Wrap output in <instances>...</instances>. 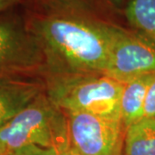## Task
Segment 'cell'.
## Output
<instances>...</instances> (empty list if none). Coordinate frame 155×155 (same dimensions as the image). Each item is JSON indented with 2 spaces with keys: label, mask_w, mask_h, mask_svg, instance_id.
I'll return each mask as SVG.
<instances>
[{
  "label": "cell",
  "mask_w": 155,
  "mask_h": 155,
  "mask_svg": "<svg viewBox=\"0 0 155 155\" xmlns=\"http://www.w3.org/2000/svg\"><path fill=\"white\" fill-rule=\"evenodd\" d=\"M24 15L41 50V77L105 73L115 23L90 0H30Z\"/></svg>",
  "instance_id": "6da1fadb"
},
{
  "label": "cell",
  "mask_w": 155,
  "mask_h": 155,
  "mask_svg": "<svg viewBox=\"0 0 155 155\" xmlns=\"http://www.w3.org/2000/svg\"><path fill=\"white\" fill-rule=\"evenodd\" d=\"M29 146L57 152L70 147L67 116L46 92L0 127V155L13 154Z\"/></svg>",
  "instance_id": "7a4b0ae2"
},
{
  "label": "cell",
  "mask_w": 155,
  "mask_h": 155,
  "mask_svg": "<svg viewBox=\"0 0 155 155\" xmlns=\"http://www.w3.org/2000/svg\"><path fill=\"white\" fill-rule=\"evenodd\" d=\"M41 78L46 95L64 113H88L121 119L124 84L104 73Z\"/></svg>",
  "instance_id": "3957f363"
},
{
  "label": "cell",
  "mask_w": 155,
  "mask_h": 155,
  "mask_svg": "<svg viewBox=\"0 0 155 155\" xmlns=\"http://www.w3.org/2000/svg\"><path fill=\"white\" fill-rule=\"evenodd\" d=\"M44 60L24 16L12 10L0 15V78L41 76Z\"/></svg>",
  "instance_id": "277c9868"
},
{
  "label": "cell",
  "mask_w": 155,
  "mask_h": 155,
  "mask_svg": "<svg viewBox=\"0 0 155 155\" xmlns=\"http://www.w3.org/2000/svg\"><path fill=\"white\" fill-rule=\"evenodd\" d=\"M69 144L78 155H122L125 127L121 119L88 113H65Z\"/></svg>",
  "instance_id": "5b68a950"
},
{
  "label": "cell",
  "mask_w": 155,
  "mask_h": 155,
  "mask_svg": "<svg viewBox=\"0 0 155 155\" xmlns=\"http://www.w3.org/2000/svg\"><path fill=\"white\" fill-rule=\"evenodd\" d=\"M155 73V43L115 23L109 63L104 74L122 84Z\"/></svg>",
  "instance_id": "8992f818"
},
{
  "label": "cell",
  "mask_w": 155,
  "mask_h": 155,
  "mask_svg": "<svg viewBox=\"0 0 155 155\" xmlns=\"http://www.w3.org/2000/svg\"><path fill=\"white\" fill-rule=\"evenodd\" d=\"M44 79L38 76L0 78V127L45 92Z\"/></svg>",
  "instance_id": "52a82bcc"
},
{
  "label": "cell",
  "mask_w": 155,
  "mask_h": 155,
  "mask_svg": "<svg viewBox=\"0 0 155 155\" xmlns=\"http://www.w3.org/2000/svg\"><path fill=\"white\" fill-rule=\"evenodd\" d=\"M154 78L155 73L146 74L124 84L120 112L125 129L143 119L146 97Z\"/></svg>",
  "instance_id": "ba28073f"
},
{
  "label": "cell",
  "mask_w": 155,
  "mask_h": 155,
  "mask_svg": "<svg viewBox=\"0 0 155 155\" xmlns=\"http://www.w3.org/2000/svg\"><path fill=\"white\" fill-rule=\"evenodd\" d=\"M123 155H155V118H143L126 128Z\"/></svg>",
  "instance_id": "9c48e42d"
},
{
  "label": "cell",
  "mask_w": 155,
  "mask_h": 155,
  "mask_svg": "<svg viewBox=\"0 0 155 155\" xmlns=\"http://www.w3.org/2000/svg\"><path fill=\"white\" fill-rule=\"evenodd\" d=\"M124 15L132 30L155 43V0H130Z\"/></svg>",
  "instance_id": "30bf717a"
},
{
  "label": "cell",
  "mask_w": 155,
  "mask_h": 155,
  "mask_svg": "<svg viewBox=\"0 0 155 155\" xmlns=\"http://www.w3.org/2000/svg\"><path fill=\"white\" fill-rule=\"evenodd\" d=\"M143 118H155V78L150 84L147 93Z\"/></svg>",
  "instance_id": "8fae6325"
},
{
  "label": "cell",
  "mask_w": 155,
  "mask_h": 155,
  "mask_svg": "<svg viewBox=\"0 0 155 155\" xmlns=\"http://www.w3.org/2000/svg\"><path fill=\"white\" fill-rule=\"evenodd\" d=\"M57 151L54 148H46L38 146H29L18 150L17 155H56Z\"/></svg>",
  "instance_id": "7c38bea8"
},
{
  "label": "cell",
  "mask_w": 155,
  "mask_h": 155,
  "mask_svg": "<svg viewBox=\"0 0 155 155\" xmlns=\"http://www.w3.org/2000/svg\"><path fill=\"white\" fill-rule=\"evenodd\" d=\"M27 0H0V15L15 8L16 6L23 5Z\"/></svg>",
  "instance_id": "4fadbf2b"
},
{
  "label": "cell",
  "mask_w": 155,
  "mask_h": 155,
  "mask_svg": "<svg viewBox=\"0 0 155 155\" xmlns=\"http://www.w3.org/2000/svg\"><path fill=\"white\" fill-rule=\"evenodd\" d=\"M56 155H78V153H76L73 150L69 147L66 150H62V151H60V152H57Z\"/></svg>",
  "instance_id": "5bb4252c"
},
{
  "label": "cell",
  "mask_w": 155,
  "mask_h": 155,
  "mask_svg": "<svg viewBox=\"0 0 155 155\" xmlns=\"http://www.w3.org/2000/svg\"><path fill=\"white\" fill-rule=\"evenodd\" d=\"M106 1L112 5L116 6V7H120L124 3V0H106Z\"/></svg>",
  "instance_id": "9a60e30c"
},
{
  "label": "cell",
  "mask_w": 155,
  "mask_h": 155,
  "mask_svg": "<svg viewBox=\"0 0 155 155\" xmlns=\"http://www.w3.org/2000/svg\"><path fill=\"white\" fill-rule=\"evenodd\" d=\"M6 155H17V154H15V153H13V154H6Z\"/></svg>",
  "instance_id": "2e32d148"
},
{
  "label": "cell",
  "mask_w": 155,
  "mask_h": 155,
  "mask_svg": "<svg viewBox=\"0 0 155 155\" xmlns=\"http://www.w3.org/2000/svg\"><path fill=\"white\" fill-rule=\"evenodd\" d=\"M28 1H30V0H27V2H28Z\"/></svg>",
  "instance_id": "e0dca14e"
}]
</instances>
